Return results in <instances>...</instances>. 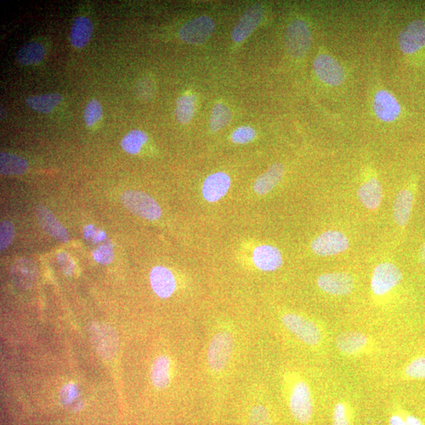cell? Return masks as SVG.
<instances>
[{
    "instance_id": "6da1fadb",
    "label": "cell",
    "mask_w": 425,
    "mask_h": 425,
    "mask_svg": "<svg viewBox=\"0 0 425 425\" xmlns=\"http://www.w3.org/2000/svg\"><path fill=\"white\" fill-rule=\"evenodd\" d=\"M234 348V337L229 331L223 330L214 334L207 349L209 370L216 373L225 370L229 364Z\"/></svg>"
},
{
    "instance_id": "7a4b0ae2",
    "label": "cell",
    "mask_w": 425,
    "mask_h": 425,
    "mask_svg": "<svg viewBox=\"0 0 425 425\" xmlns=\"http://www.w3.org/2000/svg\"><path fill=\"white\" fill-rule=\"evenodd\" d=\"M281 322L286 330L305 345L314 347L322 341L323 333L320 327L308 317L287 313L282 315Z\"/></svg>"
},
{
    "instance_id": "3957f363",
    "label": "cell",
    "mask_w": 425,
    "mask_h": 425,
    "mask_svg": "<svg viewBox=\"0 0 425 425\" xmlns=\"http://www.w3.org/2000/svg\"><path fill=\"white\" fill-rule=\"evenodd\" d=\"M289 410L294 420L308 424L314 415V400L307 382L299 379L294 382L289 395Z\"/></svg>"
},
{
    "instance_id": "277c9868",
    "label": "cell",
    "mask_w": 425,
    "mask_h": 425,
    "mask_svg": "<svg viewBox=\"0 0 425 425\" xmlns=\"http://www.w3.org/2000/svg\"><path fill=\"white\" fill-rule=\"evenodd\" d=\"M310 28L303 20L298 19L288 25L285 37L287 53L293 59H299L307 55L311 46Z\"/></svg>"
},
{
    "instance_id": "5b68a950",
    "label": "cell",
    "mask_w": 425,
    "mask_h": 425,
    "mask_svg": "<svg viewBox=\"0 0 425 425\" xmlns=\"http://www.w3.org/2000/svg\"><path fill=\"white\" fill-rule=\"evenodd\" d=\"M122 202L128 211L137 216L155 220L162 216V209L158 203L149 195L139 191H126L122 196Z\"/></svg>"
},
{
    "instance_id": "8992f818",
    "label": "cell",
    "mask_w": 425,
    "mask_h": 425,
    "mask_svg": "<svg viewBox=\"0 0 425 425\" xmlns=\"http://www.w3.org/2000/svg\"><path fill=\"white\" fill-rule=\"evenodd\" d=\"M314 69L317 78L328 86H339L345 82L344 68L330 53H321L317 55L314 61Z\"/></svg>"
},
{
    "instance_id": "52a82bcc",
    "label": "cell",
    "mask_w": 425,
    "mask_h": 425,
    "mask_svg": "<svg viewBox=\"0 0 425 425\" xmlns=\"http://www.w3.org/2000/svg\"><path fill=\"white\" fill-rule=\"evenodd\" d=\"M402 279L400 270L393 263L379 264L374 269L371 288L377 296H383L398 286Z\"/></svg>"
},
{
    "instance_id": "ba28073f",
    "label": "cell",
    "mask_w": 425,
    "mask_h": 425,
    "mask_svg": "<svg viewBox=\"0 0 425 425\" xmlns=\"http://www.w3.org/2000/svg\"><path fill=\"white\" fill-rule=\"evenodd\" d=\"M401 52L406 55L420 53L425 48V21L415 20L402 30L398 37Z\"/></svg>"
},
{
    "instance_id": "9c48e42d",
    "label": "cell",
    "mask_w": 425,
    "mask_h": 425,
    "mask_svg": "<svg viewBox=\"0 0 425 425\" xmlns=\"http://www.w3.org/2000/svg\"><path fill=\"white\" fill-rule=\"evenodd\" d=\"M214 22L209 17H198L181 27L179 37L181 41L189 44L198 45L205 43L212 36Z\"/></svg>"
},
{
    "instance_id": "30bf717a",
    "label": "cell",
    "mask_w": 425,
    "mask_h": 425,
    "mask_svg": "<svg viewBox=\"0 0 425 425\" xmlns=\"http://www.w3.org/2000/svg\"><path fill=\"white\" fill-rule=\"evenodd\" d=\"M349 240L341 232L327 231L312 242V250L319 256H332L348 250Z\"/></svg>"
},
{
    "instance_id": "8fae6325",
    "label": "cell",
    "mask_w": 425,
    "mask_h": 425,
    "mask_svg": "<svg viewBox=\"0 0 425 425\" xmlns=\"http://www.w3.org/2000/svg\"><path fill=\"white\" fill-rule=\"evenodd\" d=\"M372 104L374 113L379 120L383 122H394L401 115L399 102L387 90H379L374 95Z\"/></svg>"
},
{
    "instance_id": "7c38bea8",
    "label": "cell",
    "mask_w": 425,
    "mask_h": 425,
    "mask_svg": "<svg viewBox=\"0 0 425 425\" xmlns=\"http://www.w3.org/2000/svg\"><path fill=\"white\" fill-rule=\"evenodd\" d=\"M317 285L321 291L332 296H348L354 291L355 280L346 273L325 274L319 277Z\"/></svg>"
},
{
    "instance_id": "4fadbf2b",
    "label": "cell",
    "mask_w": 425,
    "mask_h": 425,
    "mask_svg": "<svg viewBox=\"0 0 425 425\" xmlns=\"http://www.w3.org/2000/svg\"><path fill=\"white\" fill-rule=\"evenodd\" d=\"M264 13V8L260 4H254L248 8L232 32V41L236 43L245 41L262 22Z\"/></svg>"
},
{
    "instance_id": "5bb4252c",
    "label": "cell",
    "mask_w": 425,
    "mask_h": 425,
    "mask_svg": "<svg viewBox=\"0 0 425 425\" xmlns=\"http://www.w3.org/2000/svg\"><path fill=\"white\" fill-rule=\"evenodd\" d=\"M231 187L229 176L223 172L211 174L204 180L202 193L204 200L209 202H216L222 200Z\"/></svg>"
},
{
    "instance_id": "9a60e30c",
    "label": "cell",
    "mask_w": 425,
    "mask_h": 425,
    "mask_svg": "<svg viewBox=\"0 0 425 425\" xmlns=\"http://www.w3.org/2000/svg\"><path fill=\"white\" fill-rule=\"evenodd\" d=\"M150 282L153 291L162 299L171 296L177 288V282L172 272L163 266H155L152 269Z\"/></svg>"
},
{
    "instance_id": "2e32d148",
    "label": "cell",
    "mask_w": 425,
    "mask_h": 425,
    "mask_svg": "<svg viewBox=\"0 0 425 425\" xmlns=\"http://www.w3.org/2000/svg\"><path fill=\"white\" fill-rule=\"evenodd\" d=\"M368 344V337L363 332L358 331L344 332L339 334L336 340L337 348L340 352L349 356L364 352Z\"/></svg>"
},
{
    "instance_id": "e0dca14e",
    "label": "cell",
    "mask_w": 425,
    "mask_h": 425,
    "mask_svg": "<svg viewBox=\"0 0 425 425\" xmlns=\"http://www.w3.org/2000/svg\"><path fill=\"white\" fill-rule=\"evenodd\" d=\"M252 260L256 268L264 272L277 270L283 264L282 254L279 249L266 245L254 249Z\"/></svg>"
},
{
    "instance_id": "ac0fdd59",
    "label": "cell",
    "mask_w": 425,
    "mask_h": 425,
    "mask_svg": "<svg viewBox=\"0 0 425 425\" xmlns=\"http://www.w3.org/2000/svg\"><path fill=\"white\" fill-rule=\"evenodd\" d=\"M92 338L102 356L110 358L115 354L118 345L117 337L111 327L99 324L93 325Z\"/></svg>"
},
{
    "instance_id": "d6986e66",
    "label": "cell",
    "mask_w": 425,
    "mask_h": 425,
    "mask_svg": "<svg viewBox=\"0 0 425 425\" xmlns=\"http://www.w3.org/2000/svg\"><path fill=\"white\" fill-rule=\"evenodd\" d=\"M285 175V167L281 163H274L263 174L255 180L254 191L259 196L270 193L276 185H278Z\"/></svg>"
},
{
    "instance_id": "ffe728a7",
    "label": "cell",
    "mask_w": 425,
    "mask_h": 425,
    "mask_svg": "<svg viewBox=\"0 0 425 425\" xmlns=\"http://www.w3.org/2000/svg\"><path fill=\"white\" fill-rule=\"evenodd\" d=\"M36 214L39 225L50 236L64 243L69 241V234L66 229L56 220L48 209L39 206L36 209Z\"/></svg>"
},
{
    "instance_id": "44dd1931",
    "label": "cell",
    "mask_w": 425,
    "mask_h": 425,
    "mask_svg": "<svg viewBox=\"0 0 425 425\" xmlns=\"http://www.w3.org/2000/svg\"><path fill=\"white\" fill-rule=\"evenodd\" d=\"M11 275L17 286L21 288H30L37 281V270L31 261L21 259L13 266Z\"/></svg>"
},
{
    "instance_id": "7402d4cb",
    "label": "cell",
    "mask_w": 425,
    "mask_h": 425,
    "mask_svg": "<svg viewBox=\"0 0 425 425\" xmlns=\"http://www.w3.org/2000/svg\"><path fill=\"white\" fill-rule=\"evenodd\" d=\"M93 34V24L88 17L79 16L73 21L70 31V42L76 48H83Z\"/></svg>"
},
{
    "instance_id": "603a6c76",
    "label": "cell",
    "mask_w": 425,
    "mask_h": 425,
    "mask_svg": "<svg viewBox=\"0 0 425 425\" xmlns=\"http://www.w3.org/2000/svg\"><path fill=\"white\" fill-rule=\"evenodd\" d=\"M171 361L168 356L160 355L153 361L151 368V381L157 389H165L170 384L171 379Z\"/></svg>"
},
{
    "instance_id": "cb8c5ba5",
    "label": "cell",
    "mask_w": 425,
    "mask_h": 425,
    "mask_svg": "<svg viewBox=\"0 0 425 425\" xmlns=\"http://www.w3.org/2000/svg\"><path fill=\"white\" fill-rule=\"evenodd\" d=\"M415 196L409 189H404L397 195L393 207L394 218L399 226H405L410 217Z\"/></svg>"
},
{
    "instance_id": "d4e9b609",
    "label": "cell",
    "mask_w": 425,
    "mask_h": 425,
    "mask_svg": "<svg viewBox=\"0 0 425 425\" xmlns=\"http://www.w3.org/2000/svg\"><path fill=\"white\" fill-rule=\"evenodd\" d=\"M360 202L365 207L375 209L382 201V189L376 178H370L362 185L358 190Z\"/></svg>"
},
{
    "instance_id": "484cf974",
    "label": "cell",
    "mask_w": 425,
    "mask_h": 425,
    "mask_svg": "<svg viewBox=\"0 0 425 425\" xmlns=\"http://www.w3.org/2000/svg\"><path fill=\"white\" fill-rule=\"evenodd\" d=\"M62 95L58 93H48L28 96L26 103L33 111L41 113L53 112L62 102Z\"/></svg>"
},
{
    "instance_id": "4316f807",
    "label": "cell",
    "mask_w": 425,
    "mask_h": 425,
    "mask_svg": "<svg viewBox=\"0 0 425 425\" xmlns=\"http://www.w3.org/2000/svg\"><path fill=\"white\" fill-rule=\"evenodd\" d=\"M45 55L46 50L41 44L30 42L20 48L16 59L22 66L36 65L44 59Z\"/></svg>"
},
{
    "instance_id": "83f0119b",
    "label": "cell",
    "mask_w": 425,
    "mask_h": 425,
    "mask_svg": "<svg viewBox=\"0 0 425 425\" xmlns=\"http://www.w3.org/2000/svg\"><path fill=\"white\" fill-rule=\"evenodd\" d=\"M28 169V163L23 158L9 153L0 155V172L4 175H20Z\"/></svg>"
},
{
    "instance_id": "f1b7e54d",
    "label": "cell",
    "mask_w": 425,
    "mask_h": 425,
    "mask_svg": "<svg viewBox=\"0 0 425 425\" xmlns=\"http://www.w3.org/2000/svg\"><path fill=\"white\" fill-rule=\"evenodd\" d=\"M196 108V98L193 95L185 94L177 101L175 108V116L181 124L189 123L194 116Z\"/></svg>"
},
{
    "instance_id": "f546056e",
    "label": "cell",
    "mask_w": 425,
    "mask_h": 425,
    "mask_svg": "<svg viewBox=\"0 0 425 425\" xmlns=\"http://www.w3.org/2000/svg\"><path fill=\"white\" fill-rule=\"evenodd\" d=\"M149 138L147 135L139 129L130 131L122 140V149L130 155H137Z\"/></svg>"
},
{
    "instance_id": "4dcf8cb0",
    "label": "cell",
    "mask_w": 425,
    "mask_h": 425,
    "mask_svg": "<svg viewBox=\"0 0 425 425\" xmlns=\"http://www.w3.org/2000/svg\"><path fill=\"white\" fill-rule=\"evenodd\" d=\"M232 119V112L228 106L218 103L214 106L211 117V129L218 132L228 124Z\"/></svg>"
},
{
    "instance_id": "1f68e13d",
    "label": "cell",
    "mask_w": 425,
    "mask_h": 425,
    "mask_svg": "<svg viewBox=\"0 0 425 425\" xmlns=\"http://www.w3.org/2000/svg\"><path fill=\"white\" fill-rule=\"evenodd\" d=\"M103 117V108L97 100L93 99L88 102L84 109V119L85 124L88 128H92L100 122Z\"/></svg>"
},
{
    "instance_id": "d6a6232c",
    "label": "cell",
    "mask_w": 425,
    "mask_h": 425,
    "mask_svg": "<svg viewBox=\"0 0 425 425\" xmlns=\"http://www.w3.org/2000/svg\"><path fill=\"white\" fill-rule=\"evenodd\" d=\"M137 94L142 101H149L155 95V84L152 79L144 77L137 84Z\"/></svg>"
},
{
    "instance_id": "836d02e7",
    "label": "cell",
    "mask_w": 425,
    "mask_h": 425,
    "mask_svg": "<svg viewBox=\"0 0 425 425\" xmlns=\"http://www.w3.org/2000/svg\"><path fill=\"white\" fill-rule=\"evenodd\" d=\"M405 374L406 377L412 379H425V357H419L412 360L406 366Z\"/></svg>"
},
{
    "instance_id": "e575fe53",
    "label": "cell",
    "mask_w": 425,
    "mask_h": 425,
    "mask_svg": "<svg viewBox=\"0 0 425 425\" xmlns=\"http://www.w3.org/2000/svg\"><path fill=\"white\" fill-rule=\"evenodd\" d=\"M249 422L250 425H272L270 413L267 409L262 405L252 408Z\"/></svg>"
},
{
    "instance_id": "d590c367",
    "label": "cell",
    "mask_w": 425,
    "mask_h": 425,
    "mask_svg": "<svg viewBox=\"0 0 425 425\" xmlns=\"http://www.w3.org/2000/svg\"><path fill=\"white\" fill-rule=\"evenodd\" d=\"M255 135H256V132L252 127L245 126L237 128L232 133L231 138L235 144H245L250 143L254 139Z\"/></svg>"
},
{
    "instance_id": "8d00e7d4",
    "label": "cell",
    "mask_w": 425,
    "mask_h": 425,
    "mask_svg": "<svg viewBox=\"0 0 425 425\" xmlns=\"http://www.w3.org/2000/svg\"><path fill=\"white\" fill-rule=\"evenodd\" d=\"M15 236V228L12 223L3 220L0 225V250L3 252L8 248Z\"/></svg>"
},
{
    "instance_id": "74e56055",
    "label": "cell",
    "mask_w": 425,
    "mask_h": 425,
    "mask_svg": "<svg viewBox=\"0 0 425 425\" xmlns=\"http://www.w3.org/2000/svg\"><path fill=\"white\" fill-rule=\"evenodd\" d=\"M333 425H350V417L347 405L338 402L334 406L332 413Z\"/></svg>"
},
{
    "instance_id": "f35d334b",
    "label": "cell",
    "mask_w": 425,
    "mask_h": 425,
    "mask_svg": "<svg viewBox=\"0 0 425 425\" xmlns=\"http://www.w3.org/2000/svg\"><path fill=\"white\" fill-rule=\"evenodd\" d=\"M84 236L88 241L97 243L104 241L106 236L104 231L93 225H88L84 229Z\"/></svg>"
},
{
    "instance_id": "ab89813d",
    "label": "cell",
    "mask_w": 425,
    "mask_h": 425,
    "mask_svg": "<svg viewBox=\"0 0 425 425\" xmlns=\"http://www.w3.org/2000/svg\"><path fill=\"white\" fill-rule=\"evenodd\" d=\"M93 254L96 262L103 265L111 263L113 259V252L109 246L102 245Z\"/></svg>"
},
{
    "instance_id": "60d3db41",
    "label": "cell",
    "mask_w": 425,
    "mask_h": 425,
    "mask_svg": "<svg viewBox=\"0 0 425 425\" xmlns=\"http://www.w3.org/2000/svg\"><path fill=\"white\" fill-rule=\"evenodd\" d=\"M59 263L61 265L62 270H64L65 274L71 275L75 268V265L72 262V260L65 253H60L58 255Z\"/></svg>"
},
{
    "instance_id": "b9f144b4",
    "label": "cell",
    "mask_w": 425,
    "mask_h": 425,
    "mask_svg": "<svg viewBox=\"0 0 425 425\" xmlns=\"http://www.w3.org/2000/svg\"><path fill=\"white\" fill-rule=\"evenodd\" d=\"M76 394V390L75 387H73V385H67V386L62 390V400L64 402H66V404H69V402L75 398Z\"/></svg>"
},
{
    "instance_id": "7bdbcfd3",
    "label": "cell",
    "mask_w": 425,
    "mask_h": 425,
    "mask_svg": "<svg viewBox=\"0 0 425 425\" xmlns=\"http://www.w3.org/2000/svg\"><path fill=\"white\" fill-rule=\"evenodd\" d=\"M389 425H407L405 418L398 415H394L390 417Z\"/></svg>"
},
{
    "instance_id": "ee69618b",
    "label": "cell",
    "mask_w": 425,
    "mask_h": 425,
    "mask_svg": "<svg viewBox=\"0 0 425 425\" xmlns=\"http://www.w3.org/2000/svg\"><path fill=\"white\" fill-rule=\"evenodd\" d=\"M405 420L407 425H424L421 420L413 415H407Z\"/></svg>"
},
{
    "instance_id": "f6af8a7d",
    "label": "cell",
    "mask_w": 425,
    "mask_h": 425,
    "mask_svg": "<svg viewBox=\"0 0 425 425\" xmlns=\"http://www.w3.org/2000/svg\"><path fill=\"white\" fill-rule=\"evenodd\" d=\"M420 261L422 265L425 267V243L422 247V250L420 252Z\"/></svg>"
},
{
    "instance_id": "bcb514c9",
    "label": "cell",
    "mask_w": 425,
    "mask_h": 425,
    "mask_svg": "<svg viewBox=\"0 0 425 425\" xmlns=\"http://www.w3.org/2000/svg\"><path fill=\"white\" fill-rule=\"evenodd\" d=\"M6 115V111L4 108H3V106L1 107V119L4 118Z\"/></svg>"
}]
</instances>
